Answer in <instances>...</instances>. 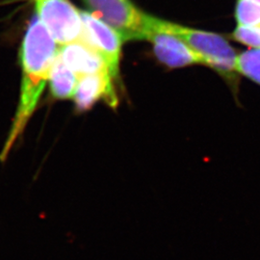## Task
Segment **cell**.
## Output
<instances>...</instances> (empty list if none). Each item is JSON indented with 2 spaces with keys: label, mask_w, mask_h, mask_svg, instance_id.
<instances>
[{
  "label": "cell",
  "mask_w": 260,
  "mask_h": 260,
  "mask_svg": "<svg viewBox=\"0 0 260 260\" xmlns=\"http://www.w3.org/2000/svg\"><path fill=\"white\" fill-rule=\"evenodd\" d=\"M48 82L51 93L55 99H73L78 82V76L57 55L50 70Z\"/></svg>",
  "instance_id": "cell-10"
},
{
  "label": "cell",
  "mask_w": 260,
  "mask_h": 260,
  "mask_svg": "<svg viewBox=\"0 0 260 260\" xmlns=\"http://www.w3.org/2000/svg\"><path fill=\"white\" fill-rule=\"evenodd\" d=\"M58 55L78 78L83 75L110 74L103 56L84 42H75L61 46Z\"/></svg>",
  "instance_id": "cell-8"
},
{
  "label": "cell",
  "mask_w": 260,
  "mask_h": 260,
  "mask_svg": "<svg viewBox=\"0 0 260 260\" xmlns=\"http://www.w3.org/2000/svg\"><path fill=\"white\" fill-rule=\"evenodd\" d=\"M163 32L183 41L202 57L205 67L211 69L228 85L238 102L241 75L237 70L238 52L223 35L202 29L188 27L145 14L143 40L148 32Z\"/></svg>",
  "instance_id": "cell-2"
},
{
  "label": "cell",
  "mask_w": 260,
  "mask_h": 260,
  "mask_svg": "<svg viewBox=\"0 0 260 260\" xmlns=\"http://www.w3.org/2000/svg\"><path fill=\"white\" fill-rule=\"evenodd\" d=\"M83 24V42L103 56L113 78H117L120 70L122 38L108 24L92 13L79 11Z\"/></svg>",
  "instance_id": "cell-5"
},
{
  "label": "cell",
  "mask_w": 260,
  "mask_h": 260,
  "mask_svg": "<svg viewBox=\"0 0 260 260\" xmlns=\"http://www.w3.org/2000/svg\"><path fill=\"white\" fill-rule=\"evenodd\" d=\"M73 99L75 108L79 112L89 110L100 101L116 107L118 96L114 88V78L108 73L83 75L78 78Z\"/></svg>",
  "instance_id": "cell-7"
},
{
  "label": "cell",
  "mask_w": 260,
  "mask_h": 260,
  "mask_svg": "<svg viewBox=\"0 0 260 260\" xmlns=\"http://www.w3.org/2000/svg\"><path fill=\"white\" fill-rule=\"evenodd\" d=\"M96 18L103 20L123 41L142 40L145 13L130 0H84Z\"/></svg>",
  "instance_id": "cell-4"
},
{
  "label": "cell",
  "mask_w": 260,
  "mask_h": 260,
  "mask_svg": "<svg viewBox=\"0 0 260 260\" xmlns=\"http://www.w3.org/2000/svg\"><path fill=\"white\" fill-rule=\"evenodd\" d=\"M236 27L231 38L244 46L260 48V0H236Z\"/></svg>",
  "instance_id": "cell-9"
},
{
  "label": "cell",
  "mask_w": 260,
  "mask_h": 260,
  "mask_svg": "<svg viewBox=\"0 0 260 260\" xmlns=\"http://www.w3.org/2000/svg\"><path fill=\"white\" fill-rule=\"evenodd\" d=\"M38 18L60 46L83 42L80 12L69 0H35Z\"/></svg>",
  "instance_id": "cell-3"
},
{
  "label": "cell",
  "mask_w": 260,
  "mask_h": 260,
  "mask_svg": "<svg viewBox=\"0 0 260 260\" xmlns=\"http://www.w3.org/2000/svg\"><path fill=\"white\" fill-rule=\"evenodd\" d=\"M237 70L241 76L260 86V48H250L239 53Z\"/></svg>",
  "instance_id": "cell-11"
},
{
  "label": "cell",
  "mask_w": 260,
  "mask_h": 260,
  "mask_svg": "<svg viewBox=\"0 0 260 260\" xmlns=\"http://www.w3.org/2000/svg\"><path fill=\"white\" fill-rule=\"evenodd\" d=\"M144 40L153 47L158 61L169 69H180L190 66L203 65L205 62L183 41L174 35L163 32H148Z\"/></svg>",
  "instance_id": "cell-6"
},
{
  "label": "cell",
  "mask_w": 260,
  "mask_h": 260,
  "mask_svg": "<svg viewBox=\"0 0 260 260\" xmlns=\"http://www.w3.org/2000/svg\"><path fill=\"white\" fill-rule=\"evenodd\" d=\"M59 47L39 18H34L28 27L21 46L22 78L18 110L8 137L0 152L4 162L25 128L37 107L40 98L48 82L51 67L58 55Z\"/></svg>",
  "instance_id": "cell-1"
}]
</instances>
